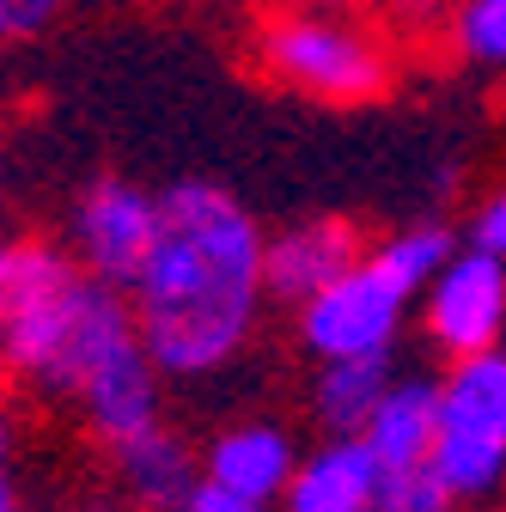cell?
Masks as SVG:
<instances>
[{
  "label": "cell",
  "mask_w": 506,
  "mask_h": 512,
  "mask_svg": "<svg viewBox=\"0 0 506 512\" xmlns=\"http://www.w3.org/2000/svg\"><path fill=\"white\" fill-rule=\"evenodd\" d=\"M452 43L482 68H506V0H464L452 13Z\"/></svg>",
  "instance_id": "16"
},
{
  "label": "cell",
  "mask_w": 506,
  "mask_h": 512,
  "mask_svg": "<svg viewBox=\"0 0 506 512\" xmlns=\"http://www.w3.org/2000/svg\"><path fill=\"white\" fill-rule=\"evenodd\" d=\"M80 512H141V506H135L129 494H86Z\"/></svg>",
  "instance_id": "22"
},
{
  "label": "cell",
  "mask_w": 506,
  "mask_h": 512,
  "mask_svg": "<svg viewBox=\"0 0 506 512\" xmlns=\"http://www.w3.org/2000/svg\"><path fill=\"white\" fill-rule=\"evenodd\" d=\"M470 250L500 256V263H506V189H494V196L476 208V220H470Z\"/></svg>",
  "instance_id": "19"
},
{
  "label": "cell",
  "mask_w": 506,
  "mask_h": 512,
  "mask_svg": "<svg viewBox=\"0 0 506 512\" xmlns=\"http://www.w3.org/2000/svg\"><path fill=\"white\" fill-rule=\"evenodd\" d=\"M257 61L287 92H305L318 104H372L391 92V43L360 13H324V7H281L257 25Z\"/></svg>",
  "instance_id": "3"
},
{
  "label": "cell",
  "mask_w": 506,
  "mask_h": 512,
  "mask_svg": "<svg viewBox=\"0 0 506 512\" xmlns=\"http://www.w3.org/2000/svg\"><path fill=\"white\" fill-rule=\"evenodd\" d=\"M385 391H391V354L324 360V372L311 378V415H318L330 433H360Z\"/></svg>",
  "instance_id": "14"
},
{
  "label": "cell",
  "mask_w": 506,
  "mask_h": 512,
  "mask_svg": "<svg viewBox=\"0 0 506 512\" xmlns=\"http://www.w3.org/2000/svg\"><path fill=\"white\" fill-rule=\"evenodd\" d=\"M366 452L378 470H421L433 464V439H439V384L433 378H391V391L378 397L372 421L360 427Z\"/></svg>",
  "instance_id": "13"
},
{
  "label": "cell",
  "mask_w": 506,
  "mask_h": 512,
  "mask_svg": "<svg viewBox=\"0 0 506 512\" xmlns=\"http://www.w3.org/2000/svg\"><path fill=\"white\" fill-rule=\"evenodd\" d=\"M74 403L86 415V433L110 452V445H122V439H135V433L165 421V372L153 366L147 342H129L86 378V391Z\"/></svg>",
  "instance_id": "8"
},
{
  "label": "cell",
  "mask_w": 506,
  "mask_h": 512,
  "mask_svg": "<svg viewBox=\"0 0 506 512\" xmlns=\"http://www.w3.org/2000/svg\"><path fill=\"white\" fill-rule=\"evenodd\" d=\"M287 7H324V13H366V7H421V0H287Z\"/></svg>",
  "instance_id": "21"
},
{
  "label": "cell",
  "mask_w": 506,
  "mask_h": 512,
  "mask_svg": "<svg viewBox=\"0 0 506 512\" xmlns=\"http://www.w3.org/2000/svg\"><path fill=\"white\" fill-rule=\"evenodd\" d=\"M110 464H116L122 494H129L141 512H183L189 488L202 482L196 452H189L165 421L147 427V433H135V439H122V445H110Z\"/></svg>",
  "instance_id": "12"
},
{
  "label": "cell",
  "mask_w": 506,
  "mask_h": 512,
  "mask_svg": "<svg viewBox=\"0 0 506 512\" xmlns=\"http://www.w3.org/2000/svg\"><path fill=\"white\" fill-rule=\"evenodd\" d=\"M293 470H299V452H293L287 427H275V421H238L202 452V476L208 482L238 488L250 500H269V506L287 494Z\"/></svg>",
  "instance_id": "11"
},
{
  "label": "cell",
  "mask_w": 506,
  "mask_h": 512,
  "mask_svg": "<svg viewBox=\"0 0 506 512\" xmlns=\"http://www.w3.org/2000/svg\"><path fill=\"white\" fill-rule=\"evenodd\" d=\"M506 330V263L482 250H458L427 287V336L439 354H488Z\"/></svg>",
  "instance_id": "7"
},
{
  "label": "cell",
  "mask_w": 506,
  "mask_h": 512,
  "mask_svg": "<svg viewBox=\"0 0 506 512\" xmlns=\"http://www.w3.org/2000/svg\"><path fill=\"white\" fill-rule=\"evenodd\" d=\"M74 263L110 287L129 293L147 250L159 238V196L122 183V177H98L86 196L74 202Z\"/></svg>",
  "instance_id": "6"
},
{
  "label": "cell",
  "mask_w": 506,
  "mask_h": 512,
  "mask_svg": "<svg viewBox=\"0 0 506 512\" xmlns=\"http://www.w3.org/2000/svg\"><path fill=\"white\" fill-rule=\"evenodd\" d=\"M0 317H7V250H0Z\"/></svg>",
  "instance_id": "23"
},
{
  "label": "cell",
  "mask_w": 506,
  "mask_h": 512,
  "mask_svg": "<svg viewBox=\"0 0 506 512\" xmlns=\"http://www.w3.org/2000/svg\"><path fill=\"white\" fill-rule=\"evenodd\" d=\"M452 488L433 476V464L421 470H385L378 476V494H372V512H452Z\"/></svg>",
  "instance_id": "17"
},
{
  "label": "cell",
  "mask_w": 506,
  "mask_h": 512,
  "mask_svg": "<svg viewBox=\"0 0 506 512\" xmlns=\"http://www.w3.org/2000/svg\"><path fill=\"white\" fill-rule=\"evenodd\" d=\"M183 512H269V500H250V494H238V488H220V482H196L189 488V500H183Z\"/></svg>",
  "instance_id": "20"
},
{
  "label": "cell",
  "mask_w": 506,
  "mask_h": 512,
  "mask_svg": "<svg viewBox=\"0 0 506 512\" xmlns=\"http://www.w3.org/2000/svg\"><path fill=\"white\" fill-rule=\"evenodd\" d=\"M378 476L385 470H378L360 433H330L311 458H299L281 494V512H372Z\"/></svg>",
  "instance_id": "10"
},
{
  "label": "cell",
  "mask_w": 506,
  "mask_h": 512,
  "mask_svg": "<svg viewBox=\"0 0 506 512\" xmlns=\"http://www.w3.org/2000/svg\"><path fill=\"white\" fill-rule=\"evenodd\" d=\"M433 476L452 500H488L506 482V354L452 360V378L439 384V439Z\"/></svg>",
  "instance_id": "4"
},
{
  "label": "cell",
  "mask_w": 506,
  "mask_h": 512,
  "mask_svg": "<svg viewBox=\"0 0 506 512\" xmlns=\"http://www.w3.org/2000/svg\"><path fill=\"white\" fill-rule=\"evenodd\" d=\"M409 299L415 293L397 275H385L372 256H360L348 275H336L324 293H311L299 305V342H305V354H318V360L391 354Z\"/></svg>",
  "instance_id": "5"
},
{
  "label": "cell",
  "mask_w": 506,
  "mask_h": 512,
  "mask_svg": "<svg viewBox=\"0 0 506 512\" xmlns=\"http://www.w3.org/2000/svg\"><path fill=\"white\" fill-rule=\"evenodd\" d=\"M61 7L68 0H0V43H25V37L49 31Z\"/></svg>",
  "instance_id": "18"
},
{
  "label": "cell",
  "mask_w": 506,
  "mask_h": 512,
  "mask_svg": "<svg viewBox=\"0 0 506 512\" xmlns=\"http://www.w3.org/2000/svg\"><path fill=\"white\" fill-rule=\"evenodd\" d=\"M7 250V317H0V366L25 391L68 403L86 378L116 354L141 342L135 305L122 287L86 275L55 244H0Z\"/></svg>",
  "instance_id": "2"
},
{
  "label": "cell",
  "mask_w": 506,
  "mask_h": 512,
  "mask_svg": "<svg viewBox=\"0 0 506 512\" xmlns=\"http://www.w3.org/2000/svg\"><path fill=\"white\" fill-rule=\"evenodd\" d=\"M360 256L366 250H360V232L348 220H299V226H287V232L269 238L263 281H269L275 299L305 305L311 293H324L336 275H348Z\"/></svg>",
  "instance_id": "9"
},
{
  "label": "cell",
  "mask_w": 506,
  "mask_h": 512,
  "mask_svg": "<svg viewBox=\"0 0 506 512\" xmlns=\"http://www.w3.org/2000/svg\"><path fill=\"white\" fill-rule=\"evenodd\" d=\"M452 256H458V244H452L446 226H409V232H397V238L378 244V250H372V263L385 269V275H397L409 293H427L433 275L446 269Z\"/></svg>",
  "instance_id": "15"
},
{
  "label": "cell",
  "mask_w": 506,
  "mask_h": 512,
  "mask_svg": "<svg viewBox=\"0 0 506 512\" xmlns=\"http://www.w3.org/2000/svg\"><path fill=\"white\" fill-rule=\"evenodd\" d=\"M263 226L220 183L183 177L159 196V238L129 287L141 342L165 378L232 366L263 311Z\"/></svg>",
  "instance_id": "1"
}]
</instances>
